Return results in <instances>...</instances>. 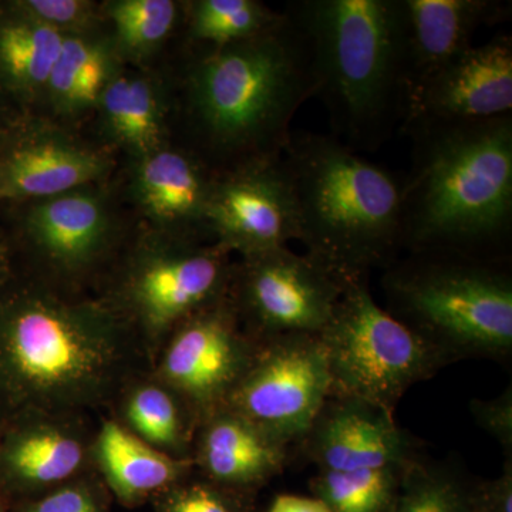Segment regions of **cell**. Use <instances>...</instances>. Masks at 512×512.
<instances>
[{"mask_svg": "<svg viewBox=\"0 0 512 512\" xmlns=\"http://www.w3.org/2000/svg\"><path fill=\"white\" fill-rule=\"evenodd\" d=\"M413 164L403 180L402 247L466 255L512 228V113L409 128Z\"/></svg>", "mask_w": 512, "mask_h": 512, "instance_id": "6da1fadb", "label": "cell"}, {"mask_svg": "<svg viewBox=\"0 0 512 512\" xmlns=\"http://www.w3.org/2000/svg\"><path fill=\"white\" fill-rule=\"evenodd\" d=\"M315 93L311 43L288 8L261 35L208 50L188 77L191 116L204 146L235 158L234 168L282 156L293 117Z\"/></svg>", "mask_w": 512, "mask_h": 512, "instance_id": "7a4b0ae2", "label": "cell"}, {"mask_svg": "<svg viewBox=\"0 0 512 512\" xmlns=\"http://www.w3.org/2000/svg\"><path fill=\"white\" fill-rule=\"evenodd\" d=\"M311 43L316 93L333 136L375 150L402 123L407 106L400 0L288 3Z\"/></svg>", "mask_w": 512, "mask_h": 512, "instance_id": "3957f363", "label": "cell"}, {"mask_svg": "<svg viewBox=\"0 0 512 512\" xmlns=\"http://www.w3.org/2000/svg\"><path fill=\"white\" fill-rule=\"evenodd\" d=\"M306 256L345 284L402 247L403 180L335 136L292 133L282 153Z\"/></svg>", "mask_w": 512, "mask_h": 512, "instance_id": "277c9868", "label": "cell"}, {"mask_svg": "<svg viewBox=\"0 0 512 512\" xmlns=\"http://www.w3.org/2000/svg\"><path fill=\"white\" fill-rule=\"evenodd\" d=\"M121 340L106 313L0 284V419L86 406L119 372Z\"/></svg>", "mask_w": 512, "mask_h": 512, "instance_id": "5b68a950", "label": "cell"}, {"mask_svg": "<svg viewBox=\"0 0 512 512\" xmlns=\"http://www.w3.org/2000/svg\"><path fill=\"white\" fill-rule=\"evenodd\" d=\"M402 266L386 276L390 301L407 326L448 350L507 355L512 349V281L466 255Z\"/></svg>", "mask_w": 512, "mask_h": 512, "instance_id": "8992f818", "label": "cell"}, {"mask_svg": "<svg viewBox=\"0 0 512 512\" xmlns=\"http://www.w3.org/2000/svg\"><path fill=\"white\" fill-rule=\"evenodd\" d=\"M319 338L328 357L330 396L366 400L392 412L409 387L448 359L430 340L380 308L365 279L343 284Z\"/></svg>", "mask_w": 512, "mask_h": 512, "instance_id": "52a82bcc", "label": "cell"}, {"mask_svg": "<svg viewBox=\"0 0 512 512\" xmlns=\"http://www.w3.org/2000/svg\"><path fill=\"white\" fill-rule=\"evenodd\" d=\"M330 396L328 357L319 335L265 339L222 406L288 447L305 440Z\"/></svg>", "mask_w": 512, "mask_h": 512, "instance_id": "ba28073f", "label": "cell"}, {"mask_svg": "<svg viewBox=\"0 0 512 512\" xmlns=\"http://www.w3.org/2000/svg\"><path fill=\"white\" fill-rule=\"evenodd\" d=\"M205 220L218 247L237 251L244 258L298 241L295 192L282 156L217 175Z\"/></svg>", "mask_w": 512, "mask_h": 512, "instance_id": "9c48e42d", "label": "cell"}, {"mask_svg": "<svg viewBox=\"0 0 512 512\" xmlns=\"http://www.w3.org/2000/svg\"><path fill=\"white\" fill-rule=\"evenodd\" d=\"M343 284L306 255L288 247L247 256L238 274V299L262 338L320 335Z\"/></svg>", "mask_w": 512, "mask_h": 512, "instance_id": "30bf717a", "label": "cell"}, {"mask_svg": "<svg viewBox=\"0 0 512 512\" xmlns=\"http://www.w3.org/2000/svg\"><path fill=\"white\" fill-rule=\"evenodd\" d=\"M512 113V37L498 35L446 64L407 99L403 128L470 123Z\"/></svg>", "mask_w": 512, "mask_h": 512, "instance_id": "8fae6325", "label": "cell"}, {"mask_svg": "<svg viewBox=\"0 0 512 512\" xmlns=\"http://www.w3.org/2000/svg\"><path fill=\"white\" fill-rule=\"evenodd\" d=\"M258 345L237 328L222 301L185 319L163 360L165 383L205 413L221 407L247 372Z\"/></svg>", "mask_w": 512, "mask_h": 512, "instance_id": "7c38bea8", "label": "cell"}, {"mask_svg": "<svg viewBox=\"0 0 512 512\" xmlns=\"http://www.w3.org/2000/svg\"><path fill=\"white\" fill-rule=\"evenodd\" d=\"M220 247H185L138 266L130 284L134 309L150 333H163L221 301L231 271Z\"/></svg>", "mask_w": 512, "mask_h": 512, "instance_id": "4fadbf2b", "label": "cell"}, {"mask_svg": "<svg viewBox=\"0 0 512 512\" xmlns=\"http://www.w3.org/2000/svg\"><path fill=\"white\" fill-rule=\"evenodd\" d=\"M106 168V158L59 134L15 123L0 130V204L80 190Z\"/></svg>", "mask_w": 512, "mask_h": 512, "instance_id": "5bb4252c", "label": "cell"}, {"mask_svg": "<svg viewBox=\"0 0 512 512\" xmlns=\"http://www.w3.org/2000/svg\"><path fill=\"white\" fill-rule=\"evenodd\" d=\"M320 470L356 471L413 463V443L392 410L353 397L329 396L308 436Z\"/></svg>", "mask_w": 512, "mask_h": 512, "instance_id": "9a60e30c", "label": "cell"}, {"mask_svg": "<svg viewBox=\"0 0 512 512\" xmlns=\"http://www.w3.org/2000/svg\"><path fill=\"white\" fill-rule=\"evenodd\" d=\"M84 460L82 437L46 420V414H15L0 421V497L8 504L69 483Z\"/></svg>", "mask_w": 512, "mask_h": 512, "instance_id": "2e32d148", "label": "cell"}, {"mask_svg": "<svg viewBox=\"0 0 512 512\" xmlns=\"http://www.w3.org/2000/svg\"><path fill=\"white\" fill-rule=\"evenodd\" d=\"M400 9L409 99L416 87L474 46L481 26L507 19L511 8L498 0H400Z\"/></svg>", "mask_w": 512, "mask_h": 512, "instance_id": "e0dca14e", "label": "cell"}, {"mask_svg": "<svg viewBox=\"0 0 512 512\" xmlns=\"http://www.w3.org/2000/svg\"><path fill=\"white\" fill-rule=\"evenodd\" d=\"M288 447L227 406L207 413L198 461L212 483L251 493L284 470Z\"/></svg>", "mask_w": 512, "mask_h": 512, "instance_id": "ac0fdd59", "label": "cell"}, {"mask_svg": "<svg viewBox=\"0 0 512 512\" xmlns=\"http://www.w3.org/2000/svg\"><path fill=\"white\" fill-rule=\"evenodd\" d=\"M22 231L37 251L73 271L99 255L109 234V218L99 197L74 190L33 201L23 212Z\"/></svg>", "mask_w": 512, "mask_h": 512, "instance_id": "d6986e66", "label": "cell"}, {"mask_svg": "<svg viewBox=\"0 0 512 512\" xmlns=\"http://www.w3.org/2000/svg\"><path fill=\"white\" fill-rule=\"evenodd\" d=\"M215 177L195 158L160 148L141 158L138 200L151 217L165 224L208 229L205 212Z\"/></svg>", "mask_w": 512, "mask_h": 512, "instance_id": "ffe728a7", "label": "cell"}, {"mask_svg": "<svg viewBox=\"0 0 512 512\" xmlns=\"http://www.w3.org/2000/svg\"><path fill=\"white\" fill-rule=\"evenodd\" d=\"M96 451L104 480L124 505L156 498L181 483L187 473L185 461L175 460L113 421L101 427Z\"/></svg>", "mask_w": 512, "mask_h": 512, "instance_id": "44dd1931", "label": "cell"}, {"mask_svg": "<svg viewBox=\"0 0 512 512\" xmlns=\"http://www.w3.org/2000/svg\"><path fill=\"white\" fill-rule=\"evenodd\" d=\"M64 37L15 3H0V93L5 99L30 101L46 92Z\"/></svg>", "mask_w": 512, "mask_h": 512, "instance_id": "7402d4cb", "label": "cell"}, {"mask_svg": "<svg viewBox=\"0 0 512 512\" xmlns=\"http://www.w3.org/2000/svg\"><path fill=\"white\" fill-rule=\"evenodd\" d=\"M113 77L109 50L74 33L64 37L46 89L57 110L76 113L99 101Z\"/></svg>", "mask_w": 512, "mask_h": 512, "instance_id": "603a6c76", "label": "cell"}, {"mask_svg": "<svg viewBox=\"0 0 512 512\" xmlns=\"http://www.w3.org/2000/svg\"><path fill=\"white\" fill-rule=\"evenodd\" d=\"M99 101L111 136L141 157L160 150V107L147 80L113 77Z\"/></svg>", "mask_w": 512, "mask_h": 512, "instance_id": "cb8c5ba5", "label": "cell"}, {"mask_svg": "<svg viewBox=\"0 0 512 512\" xmlns=\"http://www.w3.org/2000/svg\"><path fill=\"white\" fill-rule=\"evenodd\" d=\"M410 464L356 471L320 470L311 481L312 495L332 512H389Z\"/></svg>", "mask_w": 512, "mask_h": 512, "instance_id": "d4e9b609", "label": "cell"}, {"mask_svg": "<svg viewBox=\"0 0 512 512\" xmlns=\"http://www.w3.org/2000/svg\"><path fill=\"white\" fill-rule=\"evenodd\" d=\"M282 16L255 0H200L191 6L190 35L208 50L220 49L261 35Z\"/></svg>", "mask_w": 512, "mask_h": 512, "instance_id": "484cf974", "label": "cell"}, {"mask_svg": "<svg viewBox=\"0 0 512 512\" xmlns=\"http://www.w3.org/2000/svg\"><path fill=\"white\" fill-rule=\"evenodd\" d=\"M389 512H477L476 487L448 468L413 461Z\"/></svg>", "mask_w": 512, "mask_h": 512, "instance_id": "4316f807", "label": "cell"}, {"mask_svg": "<svg viewBox=\"0 0 512 512\" xmlns=\"http://www.w3.org/2000/svg\"><path fill=\"white\" fill-rule=\"evenodd\" d=\"M126 419L131 433L147 444L164 450H180L184 424L173 394L163 387L144 384L128 397Z\"/></svg>", "mask_w": 512, "mask_h": 512, "instance_id": "83f0119b", "label": "cell"}, {"mask_svg": "<svg viewBox=\"0 0 512 512\" xmlns=\"http://www.w3.org/2000/svg\"><path fill=\"white\" fill-rule=\"evenodd\" d=\"M178 8L170 0H120L110 6L117 39L130 52L146 53L173 30Z\"/></svg>", "mask_w": 512, "mask_h": 512, "instance_id": "f1b7e54d", "label": "cell"}, {"mask_svg": "<svg viewBox=\"0 0 512 512\" xmlns=\"http://www.w3.org/2000/svg\"><path fill=\"white\" fill-rule=\"evenodd\" d=\"M158 512H254L249 493L204 481H181L157 495Z\"/></svg>", "mask_w": 512, "mask_h": 512, "instance_id": "f546056e", "label": "cell"}, {"mask_svg": "<svg viewBox=\"0 0 512 512\" xmlns=\"http://www.w3.org/2000/svg\"><path fill=\"white\" fill-rule=\"evenodd\" d=\"M12 512H107V500L99 487L74 480L53 490L9 504Z\"/></svg>", "mask_w": 512, "mask_h": 512, "instance_id": "4dcf8cb0", "label": "cell"}, {"mask_svg": "<svg viewBox=\"0 0 512 512\" xmlns=\"http://www.w3.org/2000/svg\"><path fill=\"white\" fill-rule=\"evenodd\" d=\"M13 3L30 18L66 36L69 30L83 28L92 18V3L82 0H20Z\"/></svg>", "mask_w": 512, "mask_h": 512, "instance_id": "1f68e13d", "label": "cell"}, {"mask_svg": "<svg viewBox=\"0 0 512 512\" xmlns=\"http://www.w3.org/2000/svg\"><path fill=\"white\" fill-rule=\"evenodd\" d=\"M471 410L480 426L500 441L505 450L512 448V393L501 394L493 400H474Z\"/></svg>", "mask_w": 512, "mask_h": 512, "instance_id": "d6a6232c", "label": "cell"}, {"mask_svg": "<svg viewBox=\"0 0 512 512\" xmlns=\"http://www.w3.org/2000/svg\"><path fill=\"white\" fill-rule=\"evenodd\" d=\"M477 510L512 512V466L505 464L500 476L476 487Z\"/></svg>", "mask_w": 512, "mask_h": 512, "instance_id": "836d02e7", "label": "cell"}, {"mask_svg": "<svg viewBox=\"0 0 512 512\" xmlns=\"http://www.w3.org/2000/svg\"><path fill=\"white\" fill-rule=\"evenodd\" d=\"M268 512H332L328 505L316 497L305 495L279 494L269 505Z\"/></svg>", "mask_w": 512, "mask_h": 512, "instance_id": "e575fe53", "label": "cell"}, {"mask_svg": "<svg viewBox=\"0 0 512 512\" xmlns=\"http://www.w3.org/2000/svg\"><path fill=\"white\" fill-rule=\"evenodd\" d=\"M10 276V262L8 248L0 245V284Z\"/></svg>", "mask_w": 512, "mask_h": 512, "instance_id": "d590c367", "label": "cell"}, {"mask_svg": "<svg viewBox=\"0 0 512 512\" xmlns=\"http://www.w3.org/2000/svg\"><path fill=\"white\" fill-rule=\"evenodd\" d=\"M3 101H5V97H3V94L0 93V130H2L3 127L8 126V124H9V123H5V121L2 120Z\"/></svg>", "mask_w": 512, "mask_h": 512, "instance_id": "8d00e7d4", "label": "cell"}, {"mask_svg": "<svg viewBox=\"0 0 512 512\" xmlns=\"http://www.w3.org/2000/svg\"><path fill=\"white\" fill-rule=\"evenodd\" d=\"M0 512H12L10 511L9 504L2 497H0Z\"/></svg>", "mask_w": 512, "mask_h": 512, "instance_id": "74e56055", "label": "cell"}, {"mask_svg": "<svg viewBox=\"0 0 512 512\" xmlns=\"http://www.w3.org/2000/svg\"><path fill=\"white\" fill-rule=\"evenodd\" d=\"M477 512H481V511H478V510H477Z\"/></svg>", "mask_w": 512, "mask_h": 512, "instance_id": "f35d334b", "label": "cell"}, {"mask_svg": "<svg viewBox=\"0 0 512 512\" xmlns=\"http://www.w3.org/2000/svg\"><path fill=\"white\" fill-rule=\"evenodd\" d=\"M0 421H2V419H0Z\"/></svg>", "mask_w": 512, "mask_h": 512, "instance_id": "ab89813d", "label": "cell"}]
</instances>
